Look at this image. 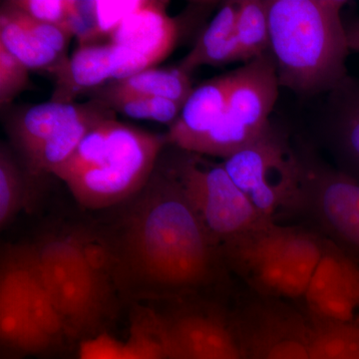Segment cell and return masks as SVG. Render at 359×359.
Segmentation results:
<instances>
[{
    "label": "cell",
    "instance_id": "cell-1",
    "mask_svg": "<svg viewBox=\"0 0 359 359\" xmlns=\"http://www.w3.org/2000/svg\"><path fill=\"white\" fill-rule=\"evenodd\" d=\"M124 203L120 269L136 289L173 297L212 282L219 243L169 169L155 170L140 192Z\"/></svg>",
    "mask_w": 359,
    "mask_h": 359
},
{
    "label": "cell",
    "instance_id": "cell-2",
    "mask_svg": "<svg viewBox=\"0 0 359 359\" xmlns=\"http://www.w3.org/2000/svg\"><path fill=\"white\" fill-rule=\"evenodd\" d=\"M346 0H269L271 53L280 87L304 97L334 91L349 77Z\"/></svg>",
    "mask_w": 359,
    "mask_h": 359
},
{
    "label": "cell",
    "instance_id": "cell-3",
    "mask_svg": "<svg viewBox=\"0 0 359 359\" xmlns=\"http://www.w3.org/2000/svg\"><path fill=\"white\" fill-rule=\"evenodd\" d=\"M166 145V135L113 118L92 129L74 154L52 175L65 182L82 207L107 209L140 192L154 174Z\"/></svg>",
    "mask_w": 359,
    "mask_h": 359
},
{
    "label": "cell",
    "instance_id": "cell-4",
    "mask_svg": "<svg viewBox=\"0 0 359 359\" xmlns=\"http://www.w3.org/2000/svg\"><path fill=\"white\" fill-rule=\"evenodd\" d=\"M327 241L308 229L264 219L221 248L231 268L257 297L290 304L302 302Z\"/></svg>",
    "mask_w": 359,
    "mask_h": 359
},
{
    "label": "cell",
    "instance_id": "cell-5",
    "mask_svg": "<svg viewBox=\"0 0 359 359\" xmlns=\"http://www.w3.org/2000/svg\"><path fill=\"white\" fill-rule=\"evenodd\" d=\"M33 248L40 275L68 337L96 334L107 311L108 290L83 242L72 233H54Z\"/></svg>",
    "mask_w": 359,
    "mask_h": 359
},
{
    "label": "cell",
    "instance_id": "cell-6",
    "mask_svg": "<svg viewBox=\"0 0 359 359\" xmlns=\"http://www.w3.org/2000/svg\"><path fill=\"white\" fill-rule=\"evenodd\" d=\"M221 163L262 218L276 221L283 212L301 211L306 156L297 155L275 125Z\"/></svg>",
    "mask_w": 359,
    "mask_h": 359
},
{
    "label": "cell",
    "instance_id": "cell-7",
    "mask_svg": "<svg viewBox=\"0 0 359 359\" xmlns=\"http://www.w3.org/2000/svg\"><path fill=\"white\" fill-rule=\"evenodd\" d=\"M280 87L271 52L231 71L224 114L192 153L224 160L256 140L271 124Z\"/></svg>",
    "mask_w": 359,
    "mask_h": 359
},
{
    "label": "cell",
    "instance_id": "cell-8",
    "mask_svg": "<svg viewBox=\"0 0 359 359\" xmlns=\"http://www.w3.org/2000/svg\"><path fill=\"white\" fill-rule=\"evenodd\" d=\"M181 152L168 169L219 244L264 221L222 163L211 162L196 153Z\"/></svg>",
    "mask_w": 359,
    "mask_h": 359
},
{
    "label": "cell",
    "instance_id": "cell-9",
    "mask_svg": "<svg viewBox=\"0 0 359 359\" xmlns=\"http://www.w3.org/2000/svg\"><path fill=\"white\" fill-rule=\"evenodd\" d=\"M151 330L167 359H245L237 316L189 304L153 316Z\"/></svg>",
    "mask_w": 359,
    "mask_h": 359
},
{
    "label": "cell",
    "instance_id": "cell-10",
    "mask_svg": "<svg viewBox=\"0 0 359 359\" xmlns=\"http://www.w3.org/2000/svg\"><path fill=\"white\" fill-rule=\"evenodd\" d=\"M306 159L301 211L308 212L327 238L359 259V179Z\"/></svg>",
    "mask_w": 359,
    "mask_h": 359
},
{
    "label": "cell",
    "instance_id": "cell-11",
    "mask_svg": "<svg viewBox=\"0 0 359 359\" xmlns=\"http://www.w3.org/2000/svg\"><path fill=\"white\" fill-rule=\"evenodd\" d=\"M302 304L311 323L359 327L358 257L327 238Z\"/></svg>",
    "mask_w": 359,
    "mask_h": 359
},
{
    "label": "cell",
    "instance_id": "cell-12",
    "mask_svg": "<svg viewBox=\"0 0 359 359\" xmlns=\"http://www.w3.org/2000/svg\"><path fill=\"white\" fill-rule=\"evenodd\" d=\"M237 320L245 359H311L309 321L289 304L257 295Z\"/></svg>",
    "mask_w": 359,
    "mask_h": 359
},
{
    "label": "cell",
    "instance_id": "cell-13",
    "mask_svg": "<svg viewBox=\"0 0 359 359\" xmlns=\"http://www.w3.org/2000/svg\"><path fill=\"white\" fill-rule=\"evenodd\" d=\"M146 69L144 61L126 47L110 42L78 46L51 72L55 79L51 101L74 103L81 94L91 93L110 82Z\"/></svg>",
    "mask_w": 359,
    "mask_h": 359
},
{
    "label": "cell",
    "instance_id": "cell-14",
    "mask_svg": "<svg viewBox=\"0 0 359 359\" xmlns=\"http://www.w3.org/2000/svg\"><path fill=\"white\" fill-rule=\"evenodd\" d=\"M169 2L143 0L111 35L110 43L126 47L145 61L149 68L168 57L181 36V20L167 13Z\"/></svg>",
    "mask_w": 359,
    "mask_h": 359
},
{
    "label": "cell",
    "instance_id": "cell-15",
    "mask_svg": "<svg viewBox=\"0 0 359 359\" xmlns=\"http://www.w3.org/2000/svg\"><path fill=\"white\" fill-rule=\"evenodd\" d=\"M1 266L8 269L18 287L21 302L39 332L56 347L68 337L65 323L54 306L40 275L33 245L7 250Z\"/></svg>",
    "mask_w": 359,
    "mask_h": 359
},
{
    "label": "cell",
    "instance_id": "cell-16",
    "mask_svg": "<svg viewBox=\"0 0 359 359\" xmlns=\"http://www.w3.org/2000/svg\"><path fill=\"white\" fill-rule=\"evenodd\" d=\"M231 82V71L194 88L176 121L170 125L165 133L168 145L192 153L221 120L226 109Z\"/></svg>",
    "mask_w": 359,
    "mask_h": 359
},
{
    "label": "cell",
    "instance_id": "cell-17",
    "mask_svg": "<svg viewBox=\"0 0 359 359\" xmlns=\"http://www.w3.org/2000/svg\"><path fill=\"white\" fill-rule=\"evenodd\" d=\"M325 132L339 170L359 179V79L349 76L328 94Z\"/></svg>",
    "mask_w": 359,
    "mask_h": 359
},
{
    "label": "cell",
    "instance_id": "cell-18",
    "mask_svg": "<svg viewBox=\"0 0 359 359\" xmlns=\"http://www.w3.org/2000/svg\"><path fill=\"white\" fill-rule=\"evenodd\" d=\"M95 99L86 103H58L49 101L16 111L7 121V133L23 162L45 142L69 123L87 114Z\"/></svg>",
    "mask_w": 359,
    "mask_h": 359
},
{
    "label": "cell",
    "instance_id": "cell-19",
    "mask_svg": "<svg viewBox=\"0 0 359 359\" xmlns=\"http://www.w3.org/2000/svg\"><path fill=\"white\" fill-rule=\"evenodd\" d=\"M0 337L6 348L18 355H37L53 349L21 302L8 269L0 271Z\"/></svg>",
    "mask_w": 359,
    "mask_h": 359
},
{
    "label": "cell",
    "instance_id": "cell-20",
    "mask_svg": "<svg viewBox=\"0 0 359 359\" xmlns=\"http://www.w3.org/2000/svg\"><path fill=\"white\" fill-rule=\"evenodd\" d=\"M238 6V0L219 4V11L201 32L193 48L180 61L182 69L192 74L200 66H222L241 61L236 30Z\"/></svg>",
    "mask_w": 359,
    "mask_h": 359
},
{
    "label": "cell",
    "instance_id": "cell-21",
    "mask_svg": "<svg viewBox=\"0 0 359 359\" xmlns=\"http://www.w3.org/2000/svg\"><path fill=\"white\" fill-rule=\"evenodd\" d=\"M95 99V98H93ZM116 118V112L102 101L95 99V105L87 114L69 123L51 139L45 142L27 160L26 168L30 174H53L74 154L86 135L105 120Z\"/></svg>",
    "mask_w": 359,
    "mask_h": 359
},
{
    "label": "cell",
    "instance_id": "cell-22",
    "mask_svg": "<svg viewBox=\"0 0 359 359\" xmlns=\"http://www.w3.org/2000/svg\"><path fill=\"white\" fill-rule=\"evenodd\" d=\"M100 88L114 93L170 99L184 105L194 87L190 73L177 65L169 68H148L133 76L116 80Z\"/></svg>",
    "mask_w": 359,
    "mask_h": 359
},
{
    "label": "cell",
    "instance_id": "cell-23",
    "mask_svg": "<svg viewBox=\"0 0 359 359\" xmlns=\"http://www.w3.org/2000/svg\"><path fill=\"white\" fill-rule=\"evenodd\" d=\"M0 43L29 70L51 73L67 58L42 43L25 26L14 20L4 6L0 11Z\"/></svg>",
    "mask_w": 359,
    "mask_h": 359
},
{
    "label": "cell",
    "instance_id": "cell-24",
    "mask_svg": "<svg viewBox=\"0 0 359 359\" xmlns=\"http://www.w3.org/2000/svg\"><path fill=\"white\" fill-rule=\"evenodd\" d=\"M237 39L240 60L248 63L271 52L269 0H238Z\"/></svg>",
    "mask_w": 359,
    "mask_h": 359
},
{
    "label": "cell",
    "instance_id": "cell-25",
    "mask_svg": "<svg viewBox=\"0 0 359 359\" xmlns=\"http://www.w3.org/2000/svg\"><path fill=\"white\" fill-rule=\"evenodd\" d=\"M91 94L116 113L133 119L152 120L168 126L176 121L183 108L182 104L158 97L114 93L101 88L94 90Z\"/></svg>",
    "mask_w": 359,
    "mask_h": 359
},
{
    "label": "cell",
    "instance_id": "cell-26",
    "mask_svg": "<svg viewBox=\"0 0 359 359\" xmlns=\"http://www.w3.org/2000/svg\"><path fill=\"white\" fill-rule=\"evenodd\" d=\"M309 346L311 359H359V327L309 321Z\"/></svg>",
    "mask_w": 359,
    "mask_h": 359
},
{
    "label": "cell",
    "instance_id": "cell-27",
    "mask_svg": "<svg viewBox=\"0 0 359 359\" xmlns=\"http://www.w3.org/2000/svg\"><path fill=\"white\" fill-rule=\"evenodd\" d=\"M29 191L25 174L6 145L0 149V226L6 228L27 205Z\"/></svg>",
    "mask_w": 359,
    "mask_h": 359
},
{
    "label": "cell",
    "instance_id": "cell-28",
    "mask_svg": "<svg viewBox=\"0 0 359 359\" xmlns=\"http://www.w3.org/2000/svg\"><path fill=\"white\" fill-rule=\"evenodd\" d=\"M29 68L0 43V104L1 107L13 102L22 92L32 87Z\"/></svg>",
    "mask_w": 359,
    "mask_h": 359
},
{
    "label": "cell",
    "instance_id": "cell-29",
    "mask_svg": "<svg viewBox=\"0 0 359 359\" xmlns=\"http://www.w3.org/2000/svg\"><path fill=\"white\" fill-rule=\"evenodd\" d=\"M1 6L6 7L14 20L25 26L26 29L29 30L42 43L48 46L62 57H67L66 49L69 45L71 37H73L72 33L65 26L51 25V23L34 20L23 11L11 6L8 1L2 2Z\"/></svg>",
    "mask_w": 359,
    "mask_h": 359
},
{
    "label": "cell",
    "instance_id": "cell-30",
    "mask_svg": "<svg viewBox=\"0 0 359 359\" xmlns=\"http://www.w3.org/2000/svg\"><path fill=\"white\" fill-rule=\"evenodd\" d=\"M142 4L143 0H93L92 13L98 39H110L123 21Z\"/></svg>",
    "mask_w": 359,
    "mask_h": 359
},
{
    "label": "cell",
    "instance_id": "cell-31",
    "mask_svg": "<svg viewBox=\"0 0 359 359\" xmlns=\"http://www.w3.org/2000/svg\"><path fill=\"white\" fill-rule=\"evenodd\" d=\"M11 6L34 20L66 27L73 0H13Z\"/></svg>",
    "mask_w": 359,
    "mask_h": 359
},
{
    "label": "cell",
    "instance_id": "cell-32",
    "mask_svg": "<svg viewBox=\"0 0 359 359\" xmlns=\"http://www.w3.org/2000/svg\"><path fill=\"white\" fill-rule=\"evenodd\" d=\"M123 344L107 334L91 335L82 340L78 359H122Z\"/></svg>",
    "mask_w": 359,
    "mask_h": 359
},
{
    "label": "cell",
    "instance_id": "cell-33",
    "mask_svg": "<svg viewBox=\"0 0 359 359\" xmlns=\"http://www.w3.org/2000/svg\"><path fill=\"white\" fill-rule=\"evenodd\" d=\"M347 42L351 52L359 53V18L346 21Z\"/></svg>",
    "mask_w": 359,
    "mask_h": 359
}]
</instances>
